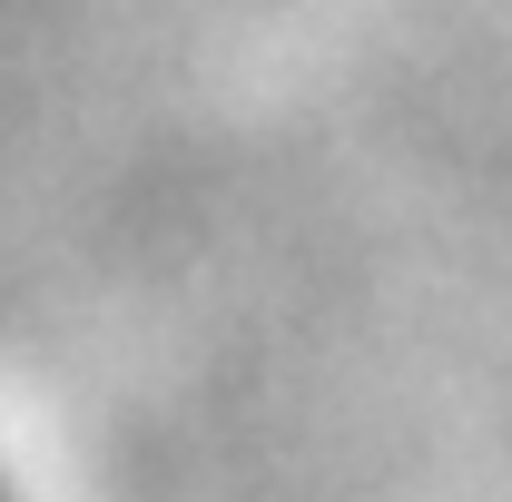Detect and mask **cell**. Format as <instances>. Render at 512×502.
I'll return each mask as SVG.
<instances>
[{
    "instance_id": "cell-1",
    "label": "cell",
    "mask_w": 512,
    "mask_h": 502,
    "mask_svg": "<svg viewBox=\"0 0 512 502\" xmlns=\"http://www.w3.org/2000/svg\"><path fill=\"white\" fill-rule=\"evenodd\" d=\"M0 502H20V493H10V483H0Z\"/></svg>"
}]
</instances>
